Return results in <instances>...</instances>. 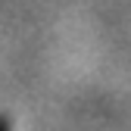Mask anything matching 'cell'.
<instances>
[{"instance_id": "1", "label": "cell", "mask_w": 131, "mask_h": 131, "mask_svg": "<svg viewBox=\"0 0 131 131\" xmlns=\"http://www.w3.org/2000/svg\"><path fill=\"white\" fill-rule=\"evenodd\" d=\"M0 131H16V128H13V122H3V119H0Z\"/></svg>"}]
</instances>
